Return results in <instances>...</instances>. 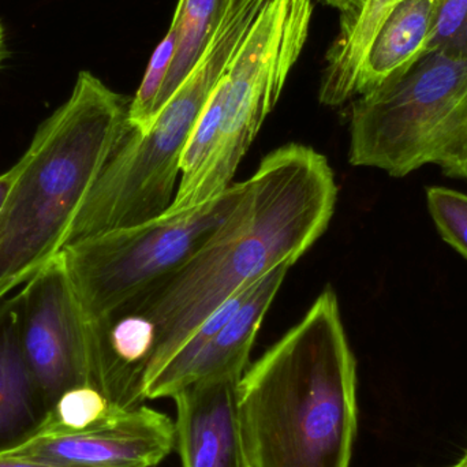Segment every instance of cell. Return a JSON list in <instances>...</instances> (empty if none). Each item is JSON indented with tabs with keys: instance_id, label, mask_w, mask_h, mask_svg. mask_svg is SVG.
I'll return each instance as SVG.
<instances>
[{
	"instance_id": "obj_16",
	"label": "cell",
	"mask_w": 467,
	"mask_h": 467,
	"mask_svg": "<svg viewBox=\"0 0 467 467\" xmlns=\"http://www.w3.org/2000/svg\"><path fill=\"white\" fill-rule=\"evenodd\" d=\"M122 409L92 386H78L60 395L30 436L77 435L109 424ZM29 438V436H27ZM26 438V439H27Z\"/></svg>"
},
{
	"instance_id": "obj_15",
	"label": "cell",
	"mask_w": 467,
	"mask_h": 467,
	"mask_svg": "<svg viewBox=\"0 0 467 467\" xmlns=\"http://www.w3.org/2000/svg\"><path fill=\"white\" fill-rule=\"evenodd\" d=\"M234 0H180L171 25L177 49L158 103V115L202 59Z\"/></svg>"
},
{
	"instance_id": "obj_13",
	"label": "cell",
	"mask_w": 467,
	"mask_h": 467,
	"mask_svg": "<svg viewBox=\"0 0 467 467\" xmlns=\"http://www.w3.org/2000/svg\"><path fill=\"white\" fill-rule=\"evenodd\" d=\"M433 7L435 0H400L386 14L365 52L356 98L405 70L424 52Z\"/></svg>"
},
{
	"instance_id": "obj_4",
	"label": "cell",
	"mask_w": 467,
	"mask_h": 467,
	"mask_svg": "<svg viewBox=\"0 0 467 467\" xmlns=\"http://www.w3.org/2000/svg\"><path fill=\"white\" fill-rule=\"evenodd\" d=\"M269 0H234L207 51L147 133L129 129L79 210L67 244L161 218L177 193L181 161L205 104Z\"/></svg>"
},
{
	"instance_id": "obj_22",
	"label": "cell",
	"mask_w": 467,
	"mask_h": 467,
	"mask_svg": "<svg viewBox=\"0 0 467 467\" xmlns=\"http://www.w3.org/2000/svg\"><path fill=\"white\" fill-rule=\"evenodd\" d=\"M324 2L327 5H332V7L337 8L340 14H346L358 8L364 0H324Z\"/></svg>"
},
{
	"instance_id": "obj_20",
	"label": "cell",
	"mask_w": 467,
	"mask_h": 467,
	"mask_svg": "<svg viewBox=\"0 0 467 467\" xmlns=\"http://www.w3.org/2000/svg\"><path fill=\"white\" fill-rule=\"evenodd\" d=\"M21 170L22 163L21 159H19L10 170H7V171L0 175V213H2L3 207H5V202H7L8 196H10L11 191H13L14 185H16L19 174H21Z\"/></svg>"
},
{
	"instance_id": "obj_9",
	"label": "cell",
	"mask_w": 467,
	"mask_h": 467,
	"mask_svg": "<svg viewBox=\"0 0 467 467\" xmlns=\"http://www.w3.org/2000/svg\"><path fill=\"white\" fill-rule=\"evenodd\" d=\"M174 449V421L142 405L90 432L29 436L2 452L70 467H155Z\"/></svg>"
},
{
	"instance_id": "obj_2",
	"label": "cell",
	"mask_w": 467,
	"mask_h": 467,
	"mask_svg": "<svg viewBox=\"0 0 467 467\" xmlns=\"http://www.w3.org/2000/svg\"><path fill=\"white\" fill-rule=\"evenodd\" d=\"M238 406L249 467H350L357 362L332 288L247 367Z\"/></svg>"
},
{
	"instance_id": "obj_1",
	"label": "cell",
	"mask_w": 467,
	"mask_h": 467,
	"mask_svg": "<svg viewBox=\"0 0 467 467\" xmlns=\"http://www.w3.org/2000/svg\"><path fill=\"white\" fill-rule=\"evenodd\" d=\"M337 200L334 171L317 150L288 144L266 155L213 239L180 271L118 312L144 316L155 327L142 386L238 291L280 264H296L328 229Z\"/></svg>"
},
{
	"instance_id": "obj_17",
	"label": "cell",
	"mask_w": 467,
	"mask_h": 467,
	"mask_svg": "<svg viewBox=\"0 0 467 467\" xmlns=\"http://www.w3.org/2000/svg\"><path fill=\"white\" fill-rule=\"evenodd\" d=\"M175 49H177V32L175 27L170 25L166 37L153 52L141 85L130 101L129 123L130 128L139 133H147L158 118L159 98L174 62Z\"/></svg>"
},
{
	"instance_id": "obj_10",
	"label": "cell",
	"mask_w": 467,
	"mask_h": 467,
	"mask_svg": "<svg viewBox=\"0 0 467 467\" xmlns=\"http://www.w3.org/2000/svg\"><path fill=\"white\" fill-rule=\"evenodd\" d=\"M241 378L202 379L172 397L175 447L182 467H249L239 419Z\"/></svg>"
},
{
	"instance_id": "obj_8",
	"label": "cell",
	"mask_w": 467,
	"mask_h": 467,
	"mask_svg": "<svg viewBox=\"0 0 467 467\" xmlns=\"http://www.w3.org/2000/svg\"><path fill=\"white\" fill-rule=\"evenodd\" d=\"M19 296L22 351L48 410L68 389L92 386L95 324L77 298L62 252L25 285Z\"/></svg>"
},
{
	"instance_id": "obj_3",
	"label": "cell",
	"mask_w": 467,
	"mask_h": 467,
	"mask_svg": "<svg viewBox=\"0 0 467 467\" xmlns=\"http://www.w3.org/2000/svg\"><path fill=\"white\" fill-rule=\"evenodd\" d=\"M130 99L81 71L36 131L0 213V301L59 254L109 156L130 129Z\"/></svg>"
},
{
	"instance_id": "obj_12",
	"label": "cell",
	"mask_w": 467,
	"mask_h": 467,
	"mask_svg": "<svg viewBox=\"0 0 467 467\" xmlns=\"http://www.w3.org/2000/svg\"><path fill=\"white\" fill-rule=\"evenodd\" d=\"M21 296L0 301V451L24 441L47 409L33 380L19 337Z\"/></svg>"
},
{
	"instance_id": "obj_21",
	"label": "cell",
	"mask_w": 467,
	"mask_h": 467,
	"mask_svg": "<svg viewBox=\"0 0 467 467\" xmlns=\"http://www.w3.org/2000/svg\"><path fill=\"white\" fill-rule=\"evenodd\" d=\"M0 467H70L55 465V463L41 462V461L29 460V458L16 457L0 451Z\"/></svg>"
},
{
	"instance_id": "obj_14",
	"label": "cell",
	"mask_w": 467,
	"mask_h": 467,
	"mask_svg": "<svg viewBox=\"0 0 467 467\" xmlns=\"http://www.w3.org/2000/svg\"><path fill=\"white\" fill-rule=\"evenodd\" d=\"M400 0H364L340 16L339 33L327 52L320 101L337 107L356 98V82L365 52L386 14Z\"/></svg>"
},
{
	"instance_id": "obj_7",
	"label": "cell",
	"mask_w": 467,
	"mask_h": 467,
	"mask_svg": "<svg viewBox=\"0 0 467 467\" xmlns=\"http://www.w3.org/2000/svg\"><path fill=\"white\" fill-rule=\"evenodd\" d=\"M246 192L233 183L207 204L63 247L66 269L88 320H106L180 271L226 223Z\"/></svg>"
},
{
	"instance_id": "obj_6",
	"label": "cell",
	"mask_w": 467,
	"mask_h": 467,
	"mask_svg": "<svg viewBox=\"0 0 467 467\" xmlns=\"http://www.w3.org/2000/svg\"><path fill=\"white\" fill-rule=\"evenodd\" d=\"M312 14V0L266 3L208 100L219 120L213 152L196 180L177 189L163 216L196 210L233 185L242 158L304 49Z\"/></svg>"
},
{
	"instance_id": "obj_19",
	"label": "cell",
	"mask_w": 467,
	"mask_h": 467,
	"mask_svg": "<svg viewBox=\"0 0 467 467\" xmlns=\"http://www.w3.org/2000/svg\"><path fill=\"white\" fill-rule=\"evenodd\" d=\"M427 205L441 238L467 260V194L432 186Z\"/></svg>"
},
{
	"instance_id": "obj_5",
	"label": "cell",
	"mask_w": 467,
	"mask_h": 467,
	"mask_svg": "<svg viewBox=\"0 0 467 467\" xmlns=\"http://www.w3.org/2000/svg\"><path fill=\"white\" fill-rule=\"evenodd\" d=\"M351 166L394 178L435 164L467 181V59L424 51L351 107Z\"/></svg>"
},
{
	"instance_id": "obj_11",
	"label": "cell",
	"mask_w": 467,
	"mask_h": 467,
	"mask_svg": "<svg viewBox=\"0 0 467 467\" xmlns=\"http://www.w3.org/2000/svg\"><path fill=\"white\" fill-rule=\"evenodd\" d=\"M293 265V263L280 264L250 287L246 298L223 328L216 332L178 373L170 386L167 398L174 397L181 389L202 379L244 376L249 367L250 351L258 329Z\"/></svg>"
},
{
	"instance_id": "obj_23",
	"label": "cell",
	"mask_w": 467,
	"mask_h": 467,
	"mask_svg": "<svg viewBox=\"0 0 467 467\" xmlns=\"http://www.w3.org/2000/svg\"><path fill=\"white\" fill-rule=\"evenodd\" d=\"M5 57H7V51H5V29H3L2 22H0V67H2Z\"/></svg>"
},
{
	"instance_id": "obj_18",
	"label": "cell",
	"mask_w": 467,
	"mask_h": 467,
	"mask_svg": "<svg viewBox=\"0 0 467 467\" xmlns=\"http://www.w3.org/2000/svg\"><path fill=\"white\" fill-rule=\"evenodd\" d=\"M424 51L467 59V0H435Z\"/></svg>"
},
{
	"instance_id": "obj_24",
	"label": "cell",
	"mask_w": 467,
	"mask_h": 467,
	"mask_svg": "<svg viewBox=\"0 0 467 467\" xmlns=\"http://www.w3.org/2000/svg\"><path fill=\"white\" fill-rule=\"evenodd\" d=\"M452 467H467V451L465 452V455H463V457L461 458L460 462H458L457 465H454Z\"/></svg>"
}]
</instances>
